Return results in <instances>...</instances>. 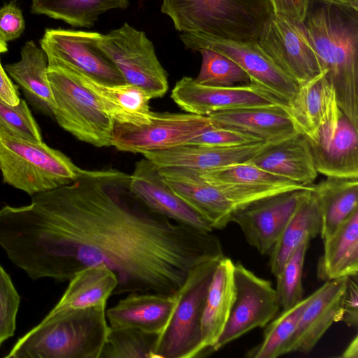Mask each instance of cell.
I'll list each match as a JSON object with an SVG mask.
<instances>
[{
  "instance_id": "8",
  "label": "cell",
  "mask_w": 358,
  "mask_h": 358,
  "mask_svg": "<svg viewBox=\"0 0 358 358\" xmlns=\"http://www.w3.org/2000/svg\"><path fill=\"white\" fill-rule=\"evenodd\" d=\"M98 45L126 83L146 90L152 99L162 98L167 92L168 74L144 31L125 22L118 29L101 34Z\"/></svg>"
},
{
  "instance_id": "22",
  "label": "cell",
  "mask_w": 358,
  "mask_h": 358,
  "mask_svg": "<svg viewBox=\"0 0 358 358\" xmlns=\"http://www.w3.org/2000/svg\"><path fill=\"white\" fill-rule=\"evenodd\" d=\"M299 133L313 138L324 125L338 119L343 114L335 90L324 72L299 85L294 99L287 107Z\"/></svg>"
},
{
  "instance_id": "36",
  "label": "cell",
  "mask_w": 358,
  "mask_h": 358,
  "mask_svg": "<svg viewBox=\"0 0 358 358\" xmlns=\"http://www.w3.org/2000/svg\"><path fill=\"white\" fill-rule=\"evenodd\" d=\"M201 66L195 80L202 85L229 87L250 83L247 73L229 57L209 49H201Z\"/></svg>"
},
{
  "instance_id": "12",
  "label": "cell",
  "mask_w": 358,
  "mask_h": 358,
  "mask_svg": "<svg viewBox=\"0 0 358 358\" xmlns=\"http://www.w3.org/2000/svg\"><path fill=\"white\" fill-rule=\"evenodd\" d=\"M235 296L226 326L213 349L215 352L250 331L274 319L280 306L275 289L241 263L234 264Z\"/></svg>"
},
{
  "instance_id": "21",
  "label": "cell",
  "mask_w": 358,
  "mask_h": 358,
  "mask_svg": "<svg viewBox=\"0 0 358 358\" xmlns=\"http://www.w3.org/2000/svg\"><path fill=\"white\" fill-rule=\"evenodd\" d=\"M178 300V292L166 295L132 292L106 311L111 327H133L160 334L167 326Z\"/></svg>"
},
{
  "instance_id": "11",
  "label": "cell",
  "mask_w": 358,
  "mask_h": 358,
  "mask_svg": "<svg viewBox=\"0 0 358 358\" xmlns=\"http://www.w3.org/2000/svg\"><path fill=\"white\" fill-rule=\"evenodd\" d=\"M180 37L187 49H209L232 59L247 73L250 83L287 106L299 91V84L280 69L257 43L214 38L189 32H183Z\"/></svg>"
},
{
  "instance_id": "25",
  "label": "cell",
  "mask_w": 358,
  "mask_h": 358,
  "mask_svg": "<svg viewBox=\"0 0 358 358\" xmlns=\"http://www.w3.org/2000/svg\"><path fill=\"white\" fill-rule=\"evenodd\" d=\"M73 71L114 122L136 126L148 124L151 122L152 111L150 110V101L152 96L146 90L127 83H102Z\"/></svg>"
},
{
  "instance_id": "43",
  "label": "cell",
  "mask_w": 358,
  "mask_h": 358,
  "mask_svg": "<svg viewBox=\"0 0 358 358\" xmlns=\"http://www.w3.org/2000/svg\"><path fill=\"white\" fill-rule=\"evenodd\" d=\"M310 0H271L274 13L303 22Z\"/></svg>"
},
{
  "instance_id": "44",
  "label": "cell",
  "mask_w": 358,
  "mask_h": 358,
  "mask_svg": "<svg viewBox=\"0 0 358 358\" xmlns=\"http://www.w3.org/2000/svg\"><path fill=\"white\" fill-rule=\"evenodd\" d=\"M0 99L3 102L16 106L20 101V94L16 85L13 84L6 73L0 61Z\"/></svg>"
},
{
  "instance_id": "32",
  "label": "cell",
  "mask_w": 358,
  "mask_h": 358,
  "mask_svg": "<svg viewBox=\"0 0 358 358\" xmlns=\"http://www.w3.org/2000/svg\"><path fill=\"white\" fill-rule=\"evenodd\" d=\"M31 11L61 20L73 27L91 28L100 15L112 9H125L128 0H31Z\"/></svg>"
},
{
  "instance_id": "24",
  "label": "cell",
  "mask_w": 358,
  "mask_h": 358,
  "mask_svg": "<svg viewBox=\"0 0 358 358\" xmlns=\"http://www.w3.org/2000/svg\"><path fill=\"white\" fill-rule=\"evenodd\" d=\"M285 106H258L220 111L208 115L215 126L231 128L275 143L299 131Z\"/></svg>"
},
{
  "instance_id": "38",
  "label": "cell",
  "mask_w": 358,
  "mask_h": 358,
  "mask_svg": "<svg viewBox=\"0 0 358 358\" xmlns=\"http://www.w3.org/2000/svg\"><path fill=\"white\" fill-rule=\"evenodd\" d=\"M0 131L16 138L42 141L39 126L26 101L22 99L16 106L9 105L0 99Z\"/></svg>"
},
{
  "instance_id": "23",
  "label": "cell",
  "mask_w": 358,
  "mask_h": 358,
  "mask_svg": "<svg viewBox=\"0 0 358 358\" xmlns=\"http://www.w3.org/2000/svg\"><path fill=\"white\" fill-rule=\"evenodd\" d=\"M272 174L303 186H310L317 176L309 143L301 133L268 144L249 161Z\"/></svg>"
},
{
  "instance_id": "9",
  "label": "cell",
  "mask_w": 358,
  "mask_h": 358,
  "mask_svg": "<svg viewBox=\"0 0 358 358\" xmlns=\"http://www.w3.org/2000/svg\"><path fill=\"white\" fill-rule=\"evenodd\" d=\"M215 126L208 116L192 113H155L148 124L114 123L111 146L122 152L143 154L187 145Z\"/></svg>"
},
{
  "instance_id": "16",
  "label": "cell",
  "mask_w": 358,
  "mask_h": 358,
  "mask_svg": "<svg viewBox=\"0 0 358 358\" xmlns=\"http://www.w3.org/2000/svg\"><path fill=\"white\" fill-rule=\"evenodd\" d=\"M358 127L343 113L307 138L317 173L327 177L358 178Z\"/></svg>"
},
{
  "instance_id": "46",
  "label": "cell",
  "mask_w": 358,
  "mask_h": 358,
  "mask_svg": "<svg viewBox=\"0 0 358 358\" xmlns=\"http://www.w3.org/2000/svg\"><path fill=\"white\" fill-rule=\"evenodd\" d=\"M320 1L349 5V6H352L355 8H358V1H357V0H320Z\"/></svg>"
},
{
  "instance_id": "20",
  "label": "cell",
  "mask_w": 358,
  "mask_h": 358,
  "mask_svg": "<svg viewBox=\"0 0 358 358\" xmlns=\"http://www.w3.org/2000/svg\"><path fill=\"white\" fill-rule=\"evenodd\" d=\"M268 144L259 142L231 148L185 145L142 154L157 168H185L208 171L251 160Z\"/></svg>"
},
{
  "instance_id": "33",
  "label": "cell",
  "mask_w": 358,
  "mask_h": 358,
  "mask_svg": "<svg viewBox=\"0 0 358 358\" xmlns=\"http://www.w3.org/2000/svg\"><path fill=\"white\" fill-rule=\"evenodd\" d=\"M314 296V292L273 319L264 333L262 341L250 350V358H276L285 355L287 344L292 336L303 311Z\"/></svg>"
},
{
  "instance_id": "45",
  "label": "cell",
  "mask_w": 358,
  "mask_h": 358,
  "mask_svg": "<svg viewBox=\"0 0 358 358\" xmlns=\"http://www.w3.org/2000/svg\"><path fill=\"white\" fill-rule=\"evenodd\" d=\"M343 358H357L358 357V336L355 338L349 343L343 353L341 356Z\"/></svg>"
},
{
  "instance_id": "48",
  "label": "cell",
  "mask_w": 358,
  "mask_h": 358,
  "mask_svg": "<svg viewBox=\"0 0 358 358\" xmlns=\"http://www.w3.org/2000/svg\"><path fill=\"white\" fill-rule=\"evenodd\" d=\"M357 1H358V0H357Z\"/></svg>"
},
{
  "instance_id": "7",
  "label": "cell",
  "mask_w": 358,
  "mask_h": 358,
  "mask_svg": "<svg viewBox=\"0 0 358 358\" xmlns=\"http://www.w3.org/2000/svg\"><path fill=\"white\" fill-rule=\"evenodd\" d=\"M221 259L202 262L189 271L178 292L173 313L158 336L154 358L200 357L201 316L210 283Z\"/></svg>"
},
{
  "instance_id": "39",
  "label": "cell",
  "mask_w": 358,
  "mask_h": 358,
  "mask_svg": "<svg viewBox=\"0 0 358 358\" xmlns=\"http://www.w3.org/2000/svg\"><path fill=\"white\" fill-rule=\"evenodd\" d=\"M20 300L11 278L0 264V348L15 334Z\"/></svg>"
},
{
  "instance_id": "29",
  "label": "cell",
  "mask_w": 358,
  "mask_h": 358,
  "mask_svg": "<svg viewBox=\"0 0 358 358\" xmlns=\"http://www.w3.org/2000/svg\"><path fill=\"white\" fill-rule=\"evenodd\" d=\"M324 241L318 276L325 281L358 274V210Z\"/></svg>"
},
{
  "instance_id": "17",
  "label": "cell",
  "mask_w": 358,
  "mask_h": 358,
  "mask_svg": "<svg viewBox=\"0 0 358 358\" xmlns=\"http://www.w3.org/2000/svg\"><path fill=\"white\" fill-rule=\"evenodd\" d=\"M129 189L150 210L176 222L213 231L211 224L166 185L158 168L148 159L144 157L136 163L129 175Z\"/></svg>"
},
{
  "instance_id": "26",
  "label": "cell",
  "mask_w": 358,
  "mask_h": 358,
  "mask_svg": "<svg viewBox=\"0 0 358 358\" xmlns=\"http://www.w3.org/2000/svg\"><path fill=\"white\" fill-rule=\"evenodd\" d=\"M234 263L222 258L210 283L201 320V354L213 352L227 322L235 296Z\"/></svg>"
},
{
  "instance_id": "42",
  "label": "cell",
  "mask_w": 358,
  "mask_h": 358,
  "mask_svg": "<svg viewBox=\"0 0 358 358\" xmlns=\"http://www.w3.org/2000/svg\"><path fill=\"white\" fill-rule=\"evenodd\" d=\"M25 28L21 10L14 3L0 8V38L5 42L19 38Z\"/></svg>"
},
{
  "instance_id": "41",
  "label": "cell",
  "mask_w": 358,
  "mask_h": 358,
  "mask_svg": "<svg viewBox=\"0 0 358 358\" xmlns=\"http://www.w3.org/2000/svg\"><path fill=\"white\" fill-rule=\"evenodd\" d=\"M336 322H343L349 327L358 324V275L347 277L346 287L341 300Z\"/></svg>"
},
{
  "instance_id": "5",
  "label": "cell",
  "mask_w": 358,
  "mask_h": 358,
  "mask_svg": "<svg viewBox=\"0 0 358 358\" xmlns=\"http://www.w3.org/2000/svg\"><path fill=\"white\" fill-rule=\"evenodd\" d=\"M82 169L61 151L42 141L0 131V171L3 181L30 196L76 180Z\"/></svg>"
},
{
  "instance_id": "40",
  "label": "cell",
  "mask_w": 358,
  "mask_h": 358,
  "mask_svg": "<svg viewBox=\"0 0 358 358\" xmlns=\"http://www.w3.org/2000/svg\"><path fill=\"white\" fill-rule=\"evenodd\" d=\"M259 142L262 141L252 134L231 128L213 126L196 136L187 145L231 148Z\"/></svg>"
},
{
  "instance_id": "3",
  "label": "cell",
  "mask_w": 358,
  "mask_h": 358,
  "mask_svg": "<svg viewBox=\"0 0 358 358\" xmlns=\"http://www.w3.org/2000/svg\"><path fill=\"white\" fill-rule=\"evenodd\" d=\"M106 306L47 315L5 358H100L109 324Z\"/></svg>"
},
{
  "instance_id": "34",
  "label": "cell",
  "mask_w": 358,
  "mask_h": 358,
  "mask_svg": "<svg viewBox=\"0 0 358 358\" xmlns=\"http://www.w3.org/2000/svg\"><path fill=\"white\" fill-rule=\"evenodd\" d=\"M197 172L204 180L214 184L276 186L292 189L310 187L303 186L287 178L272 174L250 162L231 164L208 171H197Z\"/></svg>"
},
{
  "instance_id": "19",
  "label": "cell",
  "mask_w": 358,
  "mask_h": 358,
  "mask_svg": "<svg viewBox=\"0 0 358 358\" xmlns=\"http://www.w3.org/2000/svg\"><path fill=\"white\" fill-rule=\"evenodd\" d=\"M346 282L347 277L327 280L314 292L285 347V355L294 352L308 353L315 348L336 322Z\"/></svg>"
},
{
  "instance_id": "13",
  "label": "cell",
  "mask_w": 358,
  "mask_h": 358,
  "mask_svg": "<svg viewBox=\"0 0 358 358\" xmlns=\"http://www.w3.org/2000/svg\"><path fill=\"white\" fill-rule=\"evenodd\" d=\"M101 34L94 31L46 29L40 44L48 65H63L108 84L126 83L98 45Z\"/></svg>"
},
{
  "instance_id": "4",
  "label": "cell",
  "mask_w": 358,
  "mask_h": 358,
  "mask_svg": "<svg viewBox=\"0 0 358 358\" xmlns=\"http://www.w3.org/2000/svg\"><path fill=\"white\" fill-rule=\"evenodd\" d=\"M177 31L257 43L274 14L271 0H162Z\"/></svg>"
},
{
  "instance_id": "47",
  "label": "cell",
  "mask_w": 358,
  "mask_h": 358,
  "mask_svg": "<svg viewBox=\"0 0 358 358\" xmlns=\"http://www.w3.org/2000/svg\"><path fill=\"white\" fill-rule=\"evenodd\" d=\"M8 50L7 43L0 38V53L6 52Z\"/></svg>"
},
{
  "instance_id": "31",
  "label": "cell",
  "mask_w": 358,
  "mask_h": 358,
  "mask_svg": "<svg viewBox=\"0 0 358 358\" xmlns=\"http://www.w3.org/2000/svg\"><path fill=\"white\" fill-rule=\"evenodd\" d=\"M320 208L322 240L358 210V178L327 177L313 185Z\"/></svg>"
},
{
  "instance_id": "35",
  "label": "cell",
  "mask_w": 358,
  "mask_h": 358,
  "mask_svg": "<svg viewBox=\"0 0 358 358\" xmlns=\"http://www.w3.org/2000/svg\"><path fill=\"white\" fill-rule=\"evenodd\" d=\"M159 334L133 327H111L100 358H154Z\"/></svg>"
},
{
  "instance_id": "27",
  "label": "cell",
  "mask_w": 358,
  "mask_h": 358,
  "mask_svg": "<svg viewBox=\"0 0 358 358\" xmlns=\"http://www.w3.org/2000/svg\"><path fill=\"white\" fill-rule=\"evenodd\" d=\"M18 62L5 66L6 71L36 110L52 117L55 101L48 78L45 53L33 41H29L22 48Z\"/></svg>"
},
{
  "instance_id": "10",
  "label": "cell",
  "mask_w": 358,
  "mask_h": 358,
  "mask_svg": "<svg viewBox=\"0 0 358 358\" xmlns=\"http://www.w3.org/2000/svg\"><path fill=\"white\" fill-rule=\"evenodd\" d=\"M257 45L299 85L323 73L303 22L274 13L265 25Z\"/></svg>"
},
{
  "instance_id": "37",
  "label": "cell",
  "mask_w": 358,
  "mask_h": 358,
  "mask_svg": "<svg viewBox=\"0 0 358 358\" xmlns=\"http://www.w3.org/2000/svg\"><path fill=\"white\" fill-rule=\"evenodd\" d=\"M310 241L306 239L299 244L275 275V290L283 310L290 308L303 299L302 273Z\"/></svg>"
},
{
  "instance_id": "1",
  "label": "cell",
  "mask_w": 358,
  "mask_h": 358,
  "mask_svg": "<svg viewBox=\"0 0 358 358\" xmlns=\"http://www.w3.org/2000/svg\"><path fill=\"white\" fill-rule=\"evenodd\" d=\"M0 247L32 280L69 281L104 265L117 277L115 295L175 294L194 266L224 257L212 231L150 210L131 193L129 175L114 169H82L29 205L1 208Z\"/></svg>"
},
{
  "instance_id": "18",
  "label": "cell",
  "mask_w": 358,
  "mask_h": 358,
  "mask_svg": "<svg viewBox=\"0 0 358 358\" xmlns=\"http://www.w3.org/2000/svg\"><path fill=\"white\" fill-rule=\"evenodd\" d=\"M158 169L166 185L203 217L213 229H222L231 222L236 208L220 186L204 180L194 169L177 167Z\"/></svg>"
},
{
  "instance_id": "30",
  "label": "cell",
  "mask_w": 358,
  "mask_h": 358,
  "mask_svg": "<svg viewBox=\"0 0 358 358\" xmlns=\"http://www.w3.org/2000/svg\"><path fill=\"white\" fill-rule=\"evenodd\" d=\"M321 228L320 208L313 186V189L293 214L269 252L271 273L275 276L299 244L320 234Z\"/></svg>"
},
{
  "instance_id": "2",
  "label": "cell",
  "mask_w": 358,
  "mask_h": 358,
  "mask_svg": "<svg viewBox=\"0 0 358 358\" xmlns=\"http://www.w3.org/2000/svg\"><path fill=\"white\" fill-rule=\"evenodd\" d=\"M358 8L310 0L303 21L342 112L358 127Z\"/></svg>"
},
{
  "instance_id": "15",
  "label": "cell",
  "mask_w": 358,
  "mask_h": 358,
  "mask_svg": "<svg viewBox=\"0 0 358 358\" xmlns=\"http://www.w3.org/2000/svg\"><path fill=\"white\" fill-rule=\"evenodd\" d=\"M171 97L186 113L206 116L250 107L287 106L252 83L229 87L211 86L199 84L194 78L187 76L176 83Z\"/></svg>"
},
{
  "instance_id": "14",
  "label": "cell",
  "mask_w": 358,
  "mask_h": 358,
  "mask_svg": "<svg viewBox=\"0 0 358 358\" xmlns=\"http://www.w3.org/2000/svg\"><path fill=\"white\" fill-rule=\"evenodd\" d=\"M313 189L288 190L255 200L238 209L231 222L261 255L268 254L300 204Z\"/></svg>"
},
{
  "instance_id": "28",
  "label": "cell",
  "mask_w": 358,
  "mask_h": 358,
  "mask_svg": "<svg viewBox=\"0 0 358 358\" xmlns=\"http://www.w3.org/2000/svg\"><path fill=\"white\" fill-rule=\"evenodd\" d=\"M117 285L116 275L106 266L84 268L69 280L64 293L48 315L106 305Z\"/></svg>"
},
{
  "instance_id": "6",
  "label": "cell",
  "mask_w": 358,
  "mask_h": 358,
  "mask_svg": "<svg viewBox=\"0 0 358 358\" xmlns=\"http://www.w3.org/2000/svg\"><path fill=\"white\" fill-rule=\"evenodd\" d=\"M55 108L52 117L63 129L95 147L111 146L114 120L71 69L48 64Z\"/></svg>"
}]
</instances>
